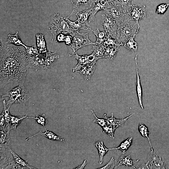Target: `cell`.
<instances>
[{"label":"cell","mask_w":169,"mask_h":169,"mask_svg":"<svg viewBox=\"0 0 169 169\" xmlns=\"http://www.w3.org/2000/svg\"><path fill=\"white\" fill-rule=\"evenodd\" d=\"M133 0H110V4L120 9L126 14L132 5Z\"/></svg>","instance_id":"cell-13"},{"label":"cell","mask_w":169,"mask_h":169,"mask_svg":"<svg viewBox=\"0 0 169 169\" xmlns=\"http://www.w3.org/2000/svg\"><path fill=\"white\" fill-rule=\"evenodd\" d=\"M150 154L145 168L148 169H165V163L157 152L153 151Z\"/></svg>","instance_id":"cell-9"},{"label":"cell","mask_w":169,"mask_h":169,"mask_svg":"<svg viewBox=\"0 0 169 169\" xmlns=\"http://www.w3.org/2000/svg\"><path fill=\"white\" fill-rule=\"evenodd\" d=\"M66 20L68 23L70 28L72 30L76 31H79L80 29L91 30V27H89L86 25L82 24L77 20L74 21L70 20L69 18H66Z\"/></svg>","instance_id":"cell-22"},{"label":"cell","mask_w":169,"mask_h":169,"mask_svg":"<svg viewBox=\"0 0 169 169\" xmlns=\"http://www.w3.org/2000/svg\"><path fill=\"white\" fill-rule=\"evenodd\" d=\"M96 37V40L93 44L102 45L105 41L107 36V34L105 31H100L98 24L97 29L95 30H91Z\"/></svg>","instance_id":"cell-25"},{"label":"cell","mask_w":169,"mask_h":169,"mask_svg":"<svg viewBox=\"0 0 169 169\" xmlns=\"http://www.w3.org/2000/svg\"><path fill=\"white\" fill-rule=\"evenodd\" d=\"M131 7V9L128 13L129 17L128 21L131 20L136 21V24H137L138 26L137 29L139 31L140 28L139 22L141 19H146L147 15L146 10L145 6L139 7L136 5L132 4Z\"/></svg>","instance_id":"cell-7"},{"label":"cell","mask_w":169,"mask_h":169,"mask_svg":"<svg viewBox=\"0 0 169 169\" xmlns=\"http://www.w3.org/2000/svg\"><path fill=\"white\" fill-rule=\"evenodd\" d=\"M111 6L108 0H99L94 2L90 8L91 13L89 18V22L94 21L95 15L96 13L101 10L106 11Z\"/></svg>","instance_id":"cell-10"},{"label":"cell","mask_w":169,"mask_h":169,"mask_svg":"<svg viewBox=\"0 0 169 169\" xmlns=\"http://www.w3.org/2000/svg\"><path fill=\"white\" fill-rule=\"evenodd\" d=\"M109 1L110 0H108Z\"/></svg>","instance_id":"cell-45"},{"label":"cell","mask_w":169,"mask_h":169,"mask_svg":"<svg viewBox=\"0 0 169 169\" xmlns=\"http://www.w3.org/2000/svg\"><path fill=\"white\" fill-rule=\"evenodd\" d=\"M48 29L53 36L52 42L55 40L60 33L69 34L72 36L76 32L72 30L67 22L66 17L60 13H55L51 17Z\"/></svg>","instance_id":"cell-2"},{"label":"cell","mask_w":169,"mask_h":169,"mask_svg":"<svg viewBox=\"0 0 169 169\" xmlns=\"http://www.w3.org/2000/svg\"><path fill=\"white\" fill-rule=\"evenodd\" d=\"M110 5L111 6L106 11H104L116 21L118 25L121 22L126 19L125 16L126 14L118 8Z\"/></svg>","instance_id":"cell-12"},{"label":"cell","mask_w":169,"mask_h":169,"mask_svg":"<svg viewBox=\"0 0 169 169\" xmlns=\"http://www.w3.org/2000/svg\"><path fill=\"white\" fill-rule=\"evenodd\" d=\"M51 44L49 51L46 53L45 57V69H49L53 66L59 58V55L55 51L53 53L51 52Z\"/></svg>","instance_id":"cell-15"},{"label":"cell","mask_w":169,"mask_h":169,"mask_svg":"<svg viewBox=\"0 0 169 169\" xmlns=\"http://www.w3.org/2000/svg\"><path fill=\"white\" fill-rule=\"evenodd\" d=\"M72 40V37L69 34H67L66 35V37L64 40L65 44L67 45H69L71 43Z\"/></svg>","instance_id":"cell-42"},{"label":"cell","mask_w":169,"mask_h":169,"mask_svg":"<svg viewBox=\"0 0 169 169\" xmlns=\"http://www.w3.org/2000/svg\"><path fill=\"white\" fill-rule=\"evenodd\" d=\"M139 130L143 136L146 137L147 138L151 146V152H153V149L148 136L150 132L148 131L147 127L143 124L140 123L139 125Z\"/></svg>","instance_id":"cell-34"},{"label":"cell","mask_w":169,"mask_h":169,"mask_svg":"<svg viewBox=\"0 0 169 169\" xmlns=\"http://www.w3.org/2000/svg\"><path fill=\"white\" fill-rule=\"evenodd\" d=\"M90 111L95 117V119L93 121L94 122L98 124L102 128L108 124V122L104 118H98L92 110H91Z\"/></svg>","instance_id":"cell-39"},{"label":"cell","mask_w":169,"mask_h":169,"mask_svg":"<svg viewBox=\"0 0 169 169\" xmlns=\"http://www.w3.org/2000/svg\"><path fill=\"white\" fill-rule=\"evenodd\" d=\"M27 115L15 116L11 115L10 120L6 128V129H7L8 131H10L12 129H15L20 124L22 120L24 119L27 118Z\"/></svg>","instance_id":"cell-23"},{"label":"cell","mask_w":169,"mask_h":169,"mask_svg":"<svg viewBox=\"0 0 169 169\" xmlns=\"http://www.w3.org/2000/svg\"><path fill=\"white\" fill-rule=\"evenodd\" d=\"M135 36L134 35L128 39L123 45L127 49L132 52L136 51L138 49V44L134 40Z\"/></svg>","instance_id":"cell-32"},{"label":"cell","mask_w":169,"mask_h":169,"mask_svg":"<svg viewBox=\"0 0 169 169\" xmlns=\"http://www.w3.org/2000/svg\"><path fill=\"white\" fill-rule=\"evenodd\" d=\"M4 97L8 96V100L6 102L7 105L18 103L24 105L30 98V95L23 84H19L15 88L9 90L5 94H2Z\"/></svg>","instance_id":"cell-3"},{"label":"cell","mask_w":169,"mask_h":169,"mask_svg":"<svg viewBox=\"0 0 169 169\" xmlns=\"http://www.w3.org/2000/svg\"><path fill=\"white\" fill-rule=\"evenodd\" d=\"M66 34L64 33H60L56 37L55 41L56 42H64Z\"/></svg>","instance_id":"cell-41"},{"label":"cell","mask_w":169,"mask_h":169,"mask_svg":"<svg viewBox=\"0 0 169 169\" xmlns=\"http://www.w3.org/2000/svg\"><path fill=\"white\" fill-rule=\"evenodd\" d=\"M37 135L41 136L50 140L58 141L62 142H65L64 139L62 137L58 136L51 131H47L46 129H45V131L43 133L41 131H39L34 135L26 139V140L27 141L30 138Z\"/></svg>","instance_id":"cell-18"},{"label":"cell","mask_w":169,"mask_h":169,"mask_svg":"<svg viewBox=\"0 0 169 169\" xmlns=\"http://www.w3.org/2000/svg\"><path fill=\"white\" fill-rule=\"evenodd\" d=\"M95 145L98 150L100 156L99 163L100 164H101L103 162L104 156L109 150V149L105 146L103 141H97L95 144Z\"/></svg>","instance_id":"cell-24"},{"label":"cell","mask_w":169,"mask_h":169,"mask_svg":"<svg viewBox=\"0 0 169 169\" xmlns=\"http://www.w3.org/2000/svg\"><path fill=\"white\" fill-rule=\"evenodd\" d=\"M91 51L96 57L100 58H104L103 46L102 45L93 44Z\"/></svg>","instance_id":"cell-33"},{"label":"cell","mask_w":169,"mask_h":169,"mask_svg":"<svg viewBox=\"0 0 169 169\" xmlns=\"http://www.w3.org/2000/svg\"><path fill=\"white\" fill-rule=\"evenodd\" d=\"M28 66L36 70L45 69V57L42 53L36 56L28 57Z\"/></svg>","instance_id":"cell-11"},{"label":"cell","mask_w":169,"mask_h":169,"mask_svg":"<svg viewBox=\"0 0 169 169\" xmlns=\"http://www.w3.org/2000/svg\"><path fill=\"white\" fill-rule=\"evenodd\" d=\"M8 150L14 158V161L18 166L19 168L36 169L29 165L26 161L18 156L11 149L9 148Z\"/></svg>","instance_id":"cell-19"},{"label":"cell","mask_w":169,"mask_h":169,"mask_svg":"<svg viewBox=\"0 0 169 169\" xmlns=\"http://www.w3.org/2000/svg\"><path fill=\"white\" fill-rule=\"evenodd\" d=\"M36 46L40 53H46L47 50L44 38V35L38 33L36 35Z\"/></svg>","instance_id":"cell-21"},{"label":"cell","mask_w":169,"mask_h":169,"mask_svg":"<svg viewBox=\"0 0 169 169\" xmlns=\"http://www.w3.org/2000/svg\"><path fill=\"white\" fill-rule=\"evenodd\" d=\"M137 54H136L135 57L136 63V70L137 73V82H136V91L138 95L139 103L141 108L143 109L142 101V89L140 83V80L138 74L137 64Z\"/></svg>","instance_id":"cell-30"},{"label":"cell","mask_w":169,"mask_h":169,"mask_svg":"<svg viewBox=\"0 0 169 169\" xmlns=\"http://www.w3.org/2000/svg\"><path fill=\"white\" fill-rule=\"evenodd\" d=\"M74 58L78 61V63L73 68V72L75 71L79 72L84 65L90 63H96L97 60L100 59L96 57L92 53L90 55H83L80 56L76 52L75 54Z\"/></svg>","instance_id":"cell-8"},{"label":"cell","mask_w":169,"mask_h":169,"mask_svg":"<svg viewBox=\"0 0 169 169\" xmlns=\"http://www.w3.org/2000/svg\"><path fill=\"white\" fill-rule=\"evenodd\" d=\"M133 138L129 137L122 142L117 147L109 148V150H120L122 151L123 154H125L129 147L132 144Z\"/></svg>","instance_id":"cell-31"},{"label":"cell","mask_w":169,"mask_h":169,"mask_svg":"<svg viewBox=\"0 0 169 169\" xmlns=\"http://www.w3.org/2000/svg\"><path fill=\"white\" fill-rule=\"evenodd\" d=\"M9 131H0V147L9 148L10 140L9 136Z\"/></svg>","instance_id":"cell-26"},{"label":"cell","mask_w":169,"mask_h":169,"mask_svg":"<svg viewBox=\"0 0 169 169\" xmlns=\"http://www.w3.org/2000/svg\"><path fill=\"white\" fill-rule=\"evenodd\" d=\"M71 2L73 4V10L70 15L67 18H69L71 16L76 14L79 9L80 5H84L90 6V0H71Z\"/></svg>","instance_id":"cell-28"},{"label":"cell","mask_w":169,"mask_h":169,"mask_svg":"<svg viewBox=\"0 0 169 169\" xmlns=\"http://www.w3.org/2000/svg\"><path fill=\"white\" fill-rule=\"evenodd\" d=\"M91 13V8L86 9L82 11L78 12L75 14L77 18V20L82 24L91 27L89 24V18Z\"/></svg>","instance_id":"cell-16"},{"label":"cell","mask_w":169,"mask_h":169,"mask_svg":"<svg viewBox=\"0 0 169 169\" xmlns=\"http://www.w3.org/2000/svg\"><path fill=\"white\" fill-rule=\"evenodd\" d=\"M133 115V114H132L123 119H118L114 117L113 113L112 114V115L110 117H107L106 114H105L103 118L107 120L108 124L112 125L116 129L117 128L123 125L127 120Z\"/></svg>","instance_id":"cell-17"},{"label":"cell","mask_w":169,"mask_h":169,"mask_svg":"<svg viewBox=\"0 0 169 169\" xmlns=\"http://www.w3.org/2000/svg\"><path fill=\"white\" fill-rule=\"evenodd\" d=\"M101 25L105 29L107 34L115 39L118 25L116 21L104 11L102 15Z\"/></svg>","instance_id":"cell-6"},{"label":"cell","mask_w":169,"mask_h":169,"mask_svg":"<svg viewBox=\"0 0 169 169\" xmlns=\"http://www.w3.org/2000/svg\"><path fill=\"white\" fill-rule=\"evenodd\" d=\"M25 52L28 57H33L38 55L40 53L36 44L31 46H26L25 48Z\"/></svg>","instance_id":"cell-35"},{"label":"cell","mask_w":169,"mask_h":169,"mask_svg":"<svg viewBox=\"0 0 169 169\" xmlns=\"http://www.w3.org/2000/svg\"><path fill=\"white\" fill-rule=\"evenodd\" d=\"M103 46L104 58L108 59H113L119 49V47L117 46Z\"/></svg>","instance_id":"cell-20"},{"label":"cell","mask_w":169,"mask_h":169,"mask_svg":"<svg viewBox=\"0 0 169 169\" xmlns=\"http://www.w3.org/2000/svg\"><path fill=\"white\" fill-rule=\"evenodd\" d=\"M86 164V161L85 160H84L81 165L76 167L75 168H74V169H84Z\"/></svg>","instance_id":"cell-43"},{"label":"cell","mask_w":169,"mask_h":169,"mask_svg":"<svg viewBox=\"0 0 169 169\" xmlns=\"http://www.w3.org/2000/svg\"><path fill=\"white\" fill-rule=\"evenodd\" d=\"M169 6V3H161L159 4L156 8V13L160 15H163L166 11Z\"/></svg>","instance_id":"cell-38"},{"label":"cell","mask_w":169,"mask_h":169,"mask_svg":"<svg viewBox=\"0 0 169 169\" xmlns=\"http://www.w3.org/2000/svg\"><path fill=\"white\" fill-rule=\"evenodd\" d=\"M96 63L88 64L84 66L79 71L86 80L88 81L90 79L95 71Z\"/></svg>","instance_id":"cell-14"},{"label":"cell","mask_w":169,"mask_h":169,"mask_svg":"<svg viewBox=\"0 0 169 169\" xmlns=\"http://www.w3.org/2000/svg\"><path fill=\"white\" fill-rule=\"evenodd\" d=\"M103 132L107 134L110 137L114 138L115 129L112 125L108 124L102 127Z\"/></svg>","instance_id":"cell-37"},{"label":"cell","mask_w":169,"mask_h":169,"mask_svg":"<svg viewBox=\"0 0 169 169\" xmlns=\"http://www.w3.org/2000/svg\"><path fill=\"white\" fill-rule=\"evenodd\" d=\"M99 0H90V7L96 1Z\"/></svg>","instance_id":"cell-44"},{"label":"cell","mask_w":169,"mask_h":169,"mask_svg":"<svg viewBox=\"0 0 169 169\" xmlns=\"http://www.w3.org/2000/svg\"><path fill=\"white\" fill-rule=\"evenodd\" d=\"M138 161H133L131 158L130 155L125 156L123 155H121L117 163V167L120 165H123L129 167L132 166L134 168L135 167L133 166V164L137 162Z\"/></svg>","instance_id":"cell-27"},{"label":"cell","mask_w":169,"mask_h":169,"mask_svg":"<svg viewBox=\"0 0 169 169\" xmlns=\"http://www.w3.org/2000/svg\"><path fill=\"white\" fill-rule=\"evenodd\" d=\"M0 89L10 83L23 84L27 74L28 57L25 51L1 39Z\"/></svg>","instance_id":"cell-1"},{"label":"cell","mask_w":169,"mask_h":169,"mask_svg":"<svg viewBox=\"0 0 169 169\" xmlns=\"http://www.w3.org/2000/svg\"><path fill=\"white\" fill-rule=\"evenodd\" d=\"M27 118H32L35 120L36 122L43 126L45 129V125L48 123V120L45 115L44 114H43L41 115H36L35 117L27 116Z\"/></svg>","instance_id":"cell-36"},{"label":"cell","mask_w":169,"mask_h":169,"mask_svg":"<svg viewBox=\"0 0 169 169\" xmlns=\"http://www.w3.org/2000/svg\"><path fill=\"white\" fill-rule=\"evenodd\" d=\"M71 44L67 45L68 55L71 57L75 54L76 51L83 47L93 44V43L89 39L88 33H80L75 32L72 36Z\"/></svg>","instance_id":"cell-5"},{"label":"cell","mask_w":169,"mask_h":169,"mask_svg":"<svg viewBox=\"0 0 169 169\" xmlns=\"http://www.w3.org/2000/svg\"><path fill=\"white\" fill-rule=\"evenodd\" d=\"M8 38L6 42L7 44H11L15 45L22 46L25 48L26 46L22 42L18 35V32L17 31L14 34H8Z\"/></svg>","instance_id":"cell-29"},{"label":"cell","mask_w":169,"mask_h":169,"mask_svg":"<svg viewBox=\"0 0 169 169\" xmlns=\"http://www.w3.org/2000/svg\"><path fill=\"white\" fill-rule=\"evenodd\" d=\"M117 161L112 157L109 161L105 166L98 169H114L117 167Z\"/></svg>","instance_id":"cell-40"},{"label":"cell","mask_w":169,"mask_h":169,"mask_svg":"<svg viewBox=\"0 0 169 169\" xmlns=\"http://www.w3.org/2000/svg\"><path fill=\"white\" fill-rule=\"evenodd\" d=\"M139 31L134 26L125 19L118 25L115 39L120 45H123L124 43L129 38L136 35Z\"/></svg>","instance_id":"cell-4"}]
</instances>
